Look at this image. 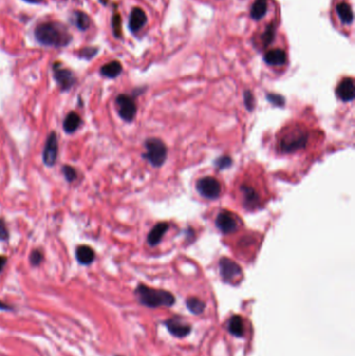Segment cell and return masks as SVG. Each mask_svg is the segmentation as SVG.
Returning a JSON list of instances; mask_svg holds the SVG:
<instances>
[{
  "label": "cell",
  "instance_id": "1",
  "mask_svg": "<svg viewBox=\"0 0 355 356\" xmlns=\"http://www.w3.org/2000/svg\"><path fill=\"white\" fill-rule=\"evenodd\" d=\"M35 37L39 43L51 47L67 46L72 39L68 29L56 22H46L37 25L35 30Z\"/></svg>",
  "mask_w": 355,
  "mask_h": 356
},
{
  "label": "cell",
  "instance_id": "2",
  "mask_svg": "<svg viewBox=\"0 0 355 356\" xmlns=\"http://www.w3.org/2000/svg\"><path fill=\"white\" fill-rule=\"evenodd\" d=\"M134 293L141 304L149 308L171 307L175 303L174 295L170 292L155 290L144 284L138 285Z\"/></svg>",
  "mask_w": 355,
  "mask_h": 356
},
{
  "label": "cell",
  "instance_id": "3",
  "mask_svg": "<svg viewBox=\"0 0 355 356\" xmlns=\"http://www.w3.org/2000/svg\"><path fill=\"white\" fill-rule=\"evenodd\" d=\"M308 138V132L303 127L295 126L286 128L278 138V148L282 153L296 152L305 148Z\"/></svg>",
  "mask_w": 355,
  "mask_h": 356
},
{
  "label": "cell",
  "instance_id": "4",
  "mask_svg": "<svg viewBox=\"0 0 355 356\" xmlns=\"http://www.w3.org/2000/svg\"><path fill=\"white\" fill-rule=\"evenodd\" d=\"M145 148L146 152L143 156L153 167H161L165 163L168 150L163 141L155 138L148 139L145 142Z\"/></svg>",
  "mask_w": 355,
  "mask_h": 356
},
{
  "label": "cell",
  "instance_id": "5",
  "mask_svg": "<svg viewBox=\"0 0 355 356\" xmlns=\"http://www.w3.org/2000/svg\"><path fill=\"white\" fill-rule=\"evenodd\" d=\"M196 190L206 199H217L221 194V184L213 176H206L197 181Z\"/></svg>",
  "mask_w": 355,
  "mask_h": 356
},
{
  "label": "cell",
  "instance_id": "6",
  "mask_svg": "<svg viewBox=\"0 0 355 356\" xmlns=\"http://www.w3.org/2000/svg\"><path fill=\"white\" fill-rule=\"evenodd\" d=\"M219 272L224 282L230 283L242 276V269L239 264L227 257H222L219 262Z\"/></svg>",
  "mask_w": 355,
  "mask_h": 356
},
{
  "label": "cell",
  "instance_id": "7",
  "mask_svg": "<svg viewBox=\"0 0 355 356\" xmlns=\"http://www.w3.org/2000/svg\"><path fill=\"white\" fill-rule=\"evenodd\" d=\"M116 103L118 107L119 116L126 122H131L137 113V105L131 96L121 94L117 97Z\"/></svg>",
  "mask_w": 355,
  "mask_h": 356
},
{
  "label": "cell",
  "instance_id": "8",
  "mask_svg": "<svg viewBox=\"0 0 355 356\" xmlns=\"http://www.w3.org/2000/svg\"><path fill=\"white\" fill-rule=\"evenodd\" d=\"M217 228L224 234H230L238 230V222L229 211H221L216 218Z\"/></svg>",
  "mask_w": 355,
  "mask_h": 356
},
{
  "label": "cell",
  "instance_id": "9",
  "mask_svg": "<svg viewBox=\"0 0 355 356\" xmlns=\"http://www.w3.org/2000/svg\"><path fill=\"white\" fill-rule=\"evenodd\" d=\"M58 152V145H57V138L56 132H51L47 139L46 145H45L43 151V161L45 165L54 166L56 164V157Z\"/></svg>",
  "mask_w": 355,
  "mask_h": 356
},
{
  "label": "cell",
  "instance_id": "10",
  "mask_svg": "<svg viewBox=\"0 0 355 356\" xmlns=\"http://www.w3.org/2000/svg\"><path fill=\"white\" fill-rule=\"evenodd\" d=\"M240 192L242 194V198H243L244 204L247 208H256L260 206L261 196L254 187L247 184H243L240 187Z\"/></svg>",
  "mask_w": 355,
  "mask_h": 356
},
{
  "label": "cell",
  "instance_id": "11",
  "mask_svg": "<svg viewBox=\"0 0 355 356\" xmlns=\"http://www.w3.org/2000/svg\"><path fill=\"white\" fill-rule=\"evenodd\" d=\"M166 327L173 337H185L191 332L192 327L190 325L183 322L179 318H172L165 322Z\"/></svg>",
  "mask_w": 355,
  "mask_h": 356
},
{
  "label": "cell",
  "instance_id": "12",
  "mask_svg": "<svg viewBox=\"0 0 355 356\" xmlns=\"http://www.w3.org/2000/svg\"><path fill=\"white\" fill-rule=\"evenodd\" d=\"M54 73L56 80L63 91L69 90L75 83V76L70 70L63 69V68H60V66L55 65Z\"/></svg>",
  "mask_w": 355,
  "mask_h": 356
},
{
  "label": "cell",
  "instance_id": "13",
  "mask_svg": "<svg viewBox=\"0 0 355 356\" xmlns=\"http://www.w3.org/2000/svg\"><path fill=\"white\" fill-rule=\"evenodd\" d=\"M336 96L344 102H350L355 97L354 81L350 77L344 78L336 88Z\"/></svg>",
  "mask_w": 355,
  "mask_h": 356
},
{
  "label": "cell",
  "instance_id": "14",
  "mask_svg": "<svg viewBox=\"0 0 355 356\" xmlns=\"http://www.w3.org/2000/svg\"><path fill=\"white\" fill-rule=\"evenodd\" d=\"M147 17L145 12L140 7H134L130 16V28L132 33L138 32L146 24Z\"/></svg>",
  "mask_w": 355,
  "mask_h": 356
},
{
  "label": "cell",
  "instance_id": "15",
  "mask_svg": "<svg viewBox=\"0 0 355 356\" xmlns=\"http://www.w3.org/2000/svg\"><path fill=\"white\" fill-rule=\"evenodd\" d=\"M168 228H169V224L166 222H161V223L156 224L148 234V238H147L148 244L151 247L156 246L162 241L163 237L165 236V233L167 232Z\"/></svg>",
  "mask_w": 355,
  "mask_h": 356
},
{
  "label": "cell",
  "instance_id": "16",
  "mask_svg": "<svg viewBox=\"0 0 355 356\" xmlns=\"http://www.w3.org/2000/svg\"><path fill=\"white\" fill-rule=\"evenodd\" d=\"M265 62L270 66H282L286 62V54L282 49H272L265 55Z\"/></svg>",
  "mask_w": 355,
  "mask_h": 356
},
{
  "label": "cell",
  "instance_id": "17",
  "mask_svg": "<svg viewBox=\"0 0 355 356\" xmlns=\"http://www.w3.org/2000/svg\"><path fill=\"white\" fill-rule=\"evenodd\" d=\"M227 330L230 335L237 337H242L245 335L244 321L241 316L235 315L230 318L227 324Z\"/></svg>",
  "mask_w": 355,
  "mask_h": 356
},
{
  "label": "cell",
  "instance_id": "18",
  "mask_svg": "<svg viewBox=\"0 0 355 356\" xmlns=\"http://www.w3.org/2000/svg\"><path fill=\"white\" fill-rule=\"evenodd\" d=\"M76 259L81 264H90L95 260L94 250L86 245L78 246L76 249Z\"/></svg>",
  "mask_w": 355,
  "mask_h": 356
},
{
  "label": "cell",
  "instance_id": "19",
  "mask_svg": "<svg viewBox=\"0 0 355 356\" xmlns=\"http://www.w3.org/2000/svg\"><path fill=\"white\" fill-rule=\"evenodd\" d=\"M268 12V0H255L252 4L250 15L253 20L259 21L266 16Z\"/></svg>",
  "mask_w": 355,
  "mask_h": 356
},
{
  "label": "cell",
  "instance_id": "20",
  "mask_svg": "<svg viewBox=\"0 0 355 356\" xmlns=\"http://www.w3.org/2000/svg\"><path fill=\"white\" fill-rule=\"evenodd\" d=\"M80 123H81V119L78 113L71 112L70 113H68L67 117L65 118L64 130L67 133H73L74 131H77V128L79 127Z\"/></svg>",
  "mask_w": 355,
  "mask_h": 356
},
{
  "label": "cell",
  "instance_id": "21",
  "mask_svg": "<svg viewBox=\"0 0 355 356\" xmlns=\"http://www.w3.org/2000/svg\"><path fill=\"white\" fill-rule=\"evenodd\" d=\"M336 13L338 18L341 19L344 24H351L353 22V11L348 3H338L336 5Z\"/></svg>",
  "mask_w": 355,
  "mask_h": 356
},
{
  "label": "cell",
  "instance_id": "22",
  "mask_svg": "<svg viewBox=\"0 0 355 356\" xmlns=\"http://www.w3.org/2000/svg\"><path fill=\"white\" fill-rule=\"evenodd\" d=\"M121 72H122V66H121L118 60H112L111 63L105 64L100 69V73L103 76L109 78H115L119 76Z\"/></svg>",
  "mask_w": 355,
  "mask_h": 356
},
{
  "label": "cell",
  "instance_id": "23",
  "mask_svg": "<svg viewBox=\"0 0 355 356\" xmlns=\"http://www.w3.org/2000/svg\"><path fill=\"white\" fill-rule=\"evenodd\" d=\"M186 304H187V309L194 315H200L205 312V309H206V303L202 300H200L199 298H196V297L187 298L186 301Z\"/></svg>",
  "mask_w": 355,
  "mask_h": 356
},
{
  "label": "cell",
  "instance_id": "24",
  "mask_svg": "<svg viewBox=\"0 0 355 356\" xmlns=\"http://www.w3.org/2000/svg\"><path fill=\"white\" fill-rule=\"evenodd\" d=\"M75 23L80 30H87L90 27L91 20L87 14L82 12L75 13Z\"/></svg>",
  "mask_w": 355,
  "mask_h": 356
},
{
  "label": "cell",
  "instance_id": "25",
  "mask_svg": "<svg viewBox=\"0 0 355 356\" xmlns=\"http://www.w3.org/2000/svg\"><path fill=\"white\" fill-rule=\"evenodd\" d=\"M274 36H275V28H274V25H269L265 33H263L262 37V44L265 45V46H269V45L273 42L274 40Z\"/></svg>",
  "mask_w": 355,
  "mask_h": 356
},
{
  "label": "cell",
  "instance_id": "26",
  "mask_svg": "<svg viewBox=\"0 0 355 356\" xmlns=\"http://www.w3.org/2000/svg\"><path fill=\"white\" fill-rule=\"evenodd\" d=\"M267 99L273 104L275 107H283L285 103V99L284 97L281 95L278 94H268L267 95Z\"/></svg>",
  "mask_w": 355,
  "mask_h": 356
},
{
  "label": "cell",
  "instance_id": "27",
  "mask_svg": "<svg viewBox=\"0 0 355 356\" xmlns=\"http://www.w3.org/2000/svg\"><path fill=\"white\" fill-rule=\"evenodd\" d=\"M231 164H232V161H231V158L228 156H222L220 158H218L215 163L216 167L219 170H224L226 168H228V167L231 166Z\"/></svg>",
  "mask_w": 355,
  "mask_h": 356
},
{
  "label": "cell",
  "instance_id": "28",
  "mask_svg": "<svg viewBox=\"0 0 355 356\" xmlns=\"http://www.w3.org/2000/svg\"><path fill=\"white\" fill-rule=\"evenodd\" d=\"M63 173H64L66 179L68 181H70V183H71V181L76 179L77 173H76V171H75V169H73L72 167H70V166H64L63 167Z\"/></svg>",
  "mask_w": 355,
  "mask_h": 356
},
{
  "label": "cell",
  "instance_id": "29",
  "mask_svg": "<svg viewBox=\"0 0 355 356\" xmlns=\"http://www.w3.org/2000/svg\"><path fill=\"white\" fill-rule=\"evenodd\" d=\"M244 102L246 105V109L248 111H252L254 109V97L250 91H245L244 93Z\"/></svg>",
  "mask_w": 355,
  "mask_h": 356
},
{
  "label": "cell",
  "instance_id": "30",
  "mask_svg": "<svg viewBox=\"0 0 355 356\" xmlns=\"http://www.w3.org/2000/svg\"><path fill=\"white\" fill-rule=\"evenodd\" d=\"M43 261V254L39 250H34L30 254V262H32L33 266H39V264Z\"/></svg>",
  "mask_w": 355,
  "mask_h": 356
},
{
  "label": "cell",
  "instance_id": "31",
  "mask_svg": "<svg viewBox=\"0 0 355 356\" xmlns=\"http://www.w3.org/2000/svg\"><path fill=\"white\" fill-rule=\"evenodd\" d=\"M9 239V231L6 229V225L3 219H0V241H6Z\"/></svg>",
  "mask_w": 355,
  "mask_h": 356
},
{
  "label": "cell",
  "instance_id": "32",
  "mask_svg": "<svg viewBox=\"0 0 355 356\" xmlns=\"http://www.w3.org/2000/svg\"><path fill=\"white\" fill-rule=\"evenodd\" d=\"M96 54H97L96 48H84L80 52V56H81V57L91 58V57H93Z\"/></svg>",
  "mask_w": 355,
  "mask_h": 356
},
{
  "label": "cell",
  "instance_id": "33",
  "mask_svg": "<svg viewBox=\"0 0 355 356\" xmlns=\"http://www.w3.org/2000/svg\"><path fill=\"white\" fill-rule=\"evenodd\" d=\"M112 26H114L115 29V34L117 37H120V33H121V20H120V16L119 15H115L114 20H112Z\"/></svg>",
  "mask_w": 355,
  "mask_h": 356
},
{
  "label": "cell",
  "instance_id": "34",
  "mask_svg": "<svg viewBox=\"0 0 355 356\" xmlns=\"http://www.w3.org/2000/svg\"><path fill=\"white\" fill-rule=\"evenodd\" d=\"M5 262H6V257H4V256H0V272L2 271V269H3V267H4Z\"/></svg>",
  "mask_w": 355,
  "mask_h": 356
},
{
  "label": "cell",
  "instance_id": "35",
  "mask_svg": "<svg viewBox=\"0 0 355 356\" xmlns=\"http://www.w3.org/2000/svg\"><path fill=\"white\" fill-rule=\"evenodd\" d=\"M24 1L29 3H42L43 0H24Z\"/></svg>",
  "mask_w": 355,
  "mask_h": 356
},
{
  "label": "cell",
  "instance_id": "36",
  "mask_svg": "<svg viewBox=\"0 0 355 356\" xmlns=\"http://www.w3.org/2000/svg\"><path fill=\"white\" fill-rule=\"evenodd\" d=\"M0 308H1V309H9V306H5V305L2 304V303H0Z\"/></svg>",
  "mask_w": 355,
  "mask_h": 356
}]
</instances>
